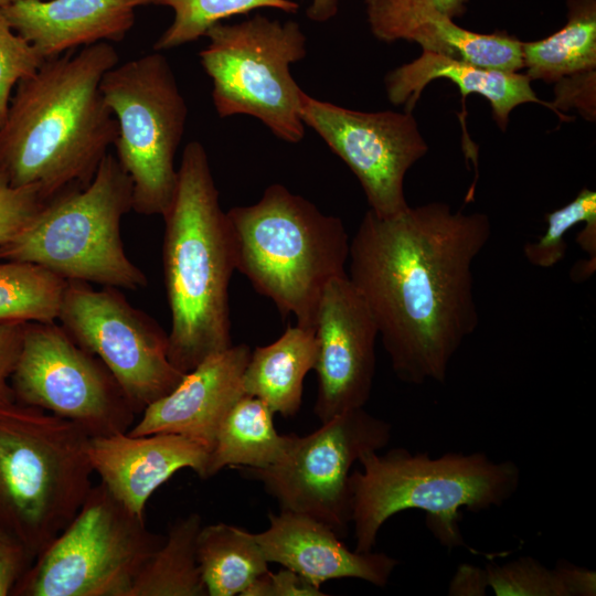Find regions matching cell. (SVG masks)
<instances>
[{
	"label": "cell",
	"mask_w": 596,
	"mask_h": 596,
	"mask_svg": "<svg viewBox=\"0 0 596 596\" xmlns=\"http://www.w3.org/2000/svg\"><path fill=\"white\" fill-rule=\"evenodd\" d=\"M490 236L485 213L443 202L389 217L364 214L350 241L347 274L401 381L445 382L479 324L472 265Z\"/></svg>",
	"instance_id": "cell-1"
},
{
	"label": "cell",
	"mask_w": 596,
	"mask_h": 596,
	"mask_svg": "<svg viewBox=\"0 0 596 596\" xmlns=\"http://www.w3.org/2000/svg\"><path fill=\"white\" fill-rule=\"evenodd\" d=\"M117 63L111 43L99 42L46 58L19 82L0 127V169L12 185L47 202L93 180L117 137L100 92Z\"/></svg>",
	"instance_id": "cell-2"
},
{
	"label": "cell",
	"mask_w": 596,
	"mask_h": 596,
	"mask_svg": "<svg viewBox=\"0 0 596 596\" xmlns=\"http://www.w3.org/2000/svg\"><path fill=\"white\" fill-rule=\"evenodd\" d=\"M162 217L171 317L168 356L177 370L188 373L233 345L228 306L233 245L209 157L199 141L183 149L175 192Z\"/></svg>",
	"instance_id": "cell-3"
},
{
	"label": "cell",
	"mask_w": 596,
	"mask_h": 596,
	"mask_svg": "<svg viewBox=\"0 0 596 596\" xmlns=\"http://www.w3.org/2000/svg\"><path fill=\"white\" fill-rule=\"evenodd\" d=\"M362 470L349 486L354 551L371 552L382 525L394 514L416 509L445 547L466 546L459 523L461 509L480 512L500 507L518 490L521 470L512 460L494 461L485 453L411 454L393 448L383 455L365 451Z\"/></svg>",
	"instance_id": "cell-4"
},
{
	"label": "cell",
	"mask_w": 596,
	"mask_h": 596,
	"mask_svg": "<svg viewBox=\"0 0 596 596\" xmlns=\"http://www.w3.org/2000/svg\"><path fill=\"white\" fill-rule=\"evenodd\" d=\"M226 216L235 269L283 317L294 315L298 326L315 329L324 287L347 275L350 240L342 220L279 183Z\"/></svg>",
	"instance_id": "cell-5"
},
{
	"label": "cell",
	"mask_w": 596,
	"mask_h": 596,
	"mask_svg": "<svg viewBox=\"0 0 596 596\" xmlns=\"http://www.w3.org/2000/svg\"><path fill=\"white\" fill-rule=\"evenodd\" d=\"M89 436L74 423L0 405V533L34 561L75 518L93 485Z\"/></svg>",
	"instance_id": "cell-6"
},
{
	"label": "cell",
	"mask_w": 596,
	"mask_h": 596,
	"mask_svg": "<svg viewBox=\"0 0 596 596\" xmlns=\"http://www.w3.org/2000/svg\"><path fill=\"white\" fill-rule=\"evenodd\" d=\"M132 210V183L108 152L93 180L45 202L32 220L0 245V259L31 263L65 280L137 290L143 272L127 256L120 225Z\"/></svg>",
	"instance_id": "cell-7"
},
{
	"label": "cell",
	"mask_w": 596,
	"mask_h": 596,
	"mask_svg": "<svg viewBox=\"0 0 596 596\" xmlns=\"http://www.w3.org/2000/svg\"><path fill=\"white\" fill-rule=\"evenodd\" d=\"M199 53L212 81V99L221 117L247 115L277 138L291 143L305 136L300 116L302 89L290 67L305 58L307 38L294 20L255 14L237 23H219Z\"/></svg>",
	"instance_id": "cell-8"
},
{
	"label": "cell",
	"mask_w": 596,
	"mask_h": 596,
	"mask_svg": "<svg viewBox=\"0 0 596 596\" xmlns=\"http://www.w3.org/2000/svg\"><path fill=\"white\" fill-rule=\"evenodd\" d=\"M100 92L117 123L115 156L132 183V210L162 216L175 192L174 157L188 117L174 73L155 51L108 70Z\"/></svg>",
	"instance_id": "cell-9"
},
{
	"label": "cell",
	"mask_w": 596,
	"mask_h": 596,
	"mask_svg": "<svg viewBox=\"0 0 596 596\" xmlns=\"http://www.w3.org/2000/svg\"><path fill=\"white\" fill-rule=\"evenodd\" d=\"M164 536L120 503L103 485L42 551L12 590L13 596H128Z\"/></svg>",
	"instance_id": "cell-10"
},
{
	"label": "cell",
	"mask_w": 596,
	"mask_h": 596,
	"mask_svg": "<svg viewBox=\"0 0 596 596\" xmlns=\"http://www.w3.org/2000/svg\"><path fill=\"white\" fill-rule=\"evenodd\" d=\"M391 436L390 423L364 407L354 408L321 423L306 436L294 434L276 465L238 470L244 478L260 482L280 510L315 518L342 539L351 523L352 466L363 453L384 448Z\"/></svg>",
	"instance_id": "cell-11"
},
{
	"label": "cell",
	"mask_w": 596,
	"mask_h": 596,
	"mask_svg": "<svg viewBox=\"0 0 596 596\" xmlns=\"http://www.w3.org/2000/svg\"><path fill=\"white\" fill-rule=\"evenodd\" d=\"M10 384L15 402L70 421L89 437L126 433L138 416L105 364L57 321L25 323Z\"/></svg>",
	"instance_id": "cell-12"
},
{
	"label": "cell",
	"mask_w": 596,
	"mask_h": 596,
	"mask_svg": "<svg viewBox=\"0 0 596 596\" xmlns=\"http://www.w3.org/2000/svg\"><path fill=\"white\" fill-rule=\"evenodd\" d=\"M57 322L105 364L138 415L185 374L169 360L168 333L119 288L67 280Z\"/></svg>",
	"instance_id": "cell-13"
},
{
	"label": "cell",
	"mask_w": 596,
	"mask_h": 596,
	"mask_svg": "<svg viewBox=\"0 0 596 596\" xmlns=\"http://www.w3.org/2000/svg\"><path fill=\"white\" fill-rule=\"evenodd\" d=\"M300 116L358 178L380 217L405 211L408 169L428 151L412 111H359L302 92Z\"/></svg>",
	"instance_id": "cell-14"
},
{
	"label": "cell",
	"mask_w": 596,
	"mask_h": 596,
	"mask_svg": "<svg viewBox=\"0 0 596 596\" xmlns=\"http://www.w3.org/2000/svg\"><path fill=\"white\" fill-rule=\"evenodd\" d=\"M318 390L313 412L321 423L364 407L375 374V321L348 274L323 289L316 317Z\"/></svg>",
	"instance_id": "cell-15"
},
{
	"label": "cell",
	"mask_w": 596,
	"mask_h": 596,
	"mask_svg": "<svg viewBox=\"0 0 596 596\" xmlns=\"http://www.w3.org/2000/svg\"><path fill=\"white\" fill-rule=\"evenodd\" d=\"M251 352L247 344L240 343L210 355L185 373L170 393L147 406L127 433L179 434L210 451L222 421L244 395L242 377Z\"/></svg>",
	"instance_id": "cell-16"
},
{
	"label": "cell",
	"mask_w": 596,
	"mask_h": 596,
	"mask_svg": "<svg viewBox=\"0 0 596 596\" xmlns=\"http://www.w3.org/2000/svg\"><path fill=\"white\" fill-rule=\"evenodd\" d=\"M209 453L199 441L172 433L95 436L87 446L100 482L128 510L143 518L149 498L177 471L192 469L205 479Z\"/></svg>",
	"instance_id": "cell-17"
},
{
	"label": "cell",
	"mask_w": 596,
	"mask_h": 596,
	"mask_svg": "<svg viewBox=\"0 0 596 596\" xmlns=\"http://www.w3.org/2000/svg\"><path fill=\"white\" fill-rule=\"evenodd\" d=\"M268 528L253 533L268 563L280 564L311 584L358 578L385 586L398 561L385 553L351 551L326 523L309 515L280 510L268 513Z\"/></svg>",
	"instance_id": "cell-18"
},
{
	"label": "cell",
	"mask_w": 596,
	"mask_h": 596,
	"mask_svg": "<svg viewBox=\"0 0 596 596\" xmlns=\"http://www.w3.org/2000/svg\"><path fill=\"white\" fill-rule=\"evenodd\" d=\"M150 0H18L1 11L44 58L121 41Z\"/></svg>",
	"instance_id": "cell-19"
},
{
	"label": "cell",
	"mask_w": 596,
	"mask_h": 596,
	"mask_svg": "<svg viewBox=\"0 0 596 596\" xmlns=\"http://www.w3.org/2000/svg\"><path fill=\"white\" fill-rule=\"evenodd\" d=\"M437 78L453 82L464 98L470 94L485 97L501 130H505L511 111L521 104H541L553 110L551 103L536 96L525 74L480 68L432 51H423L414 61L387 73L386 96L393 105H405L412 111L424 88Z\"/></svg>",
	"instance_id": "cell-20"
},
{
	"label": "cell",
	"mask_w": 596,
	"mask_h": 596,
	"mask_svg": "<svg viewBox=\"0 0 596 596\" xmlns=\"http://www.w3.org/2000/svg\"><path fill=\"white\" fill-rule=\"evenodd\" d=\"M318 355L316 330L288 326L274 342L251 352L242 377L245 395L258 397L275 413L295 416L301 405L304 379Z\"/></svg>",
	"instance_id": "cell-21"
},
{
	"label": "cell",
	"mask_w": 596,
	"mask_h": 596,
	"mask_svg": "<svg viewBox=\"0 0 596 596\" xmlns=\"http://www.w3.org/2000/svg\"><path fill=\"white\" fill-rule=\"evenodd\" d=\"M486 588L498 596H594L596 573L566 561L547 568L531 556L485 568L462 564L450 581L448 594L479 596Z\"/></svg>",
	"instance_id": "cell-22"
},
{
	"label": "cell",
	"mask_w": 596,
	"mask_h": 596,
	"mask_svg": "<svg viewBox=\"0 0 596 596\" xmlns=\"http://www.w3.org/2000/svg\"><path fill=\"white\" fill-rule=\"evenodd\" d=\"M294 434L280 435L274 412L258 397L243 395L222 421L209 453L205 479L226 467L267 468L286 455Z\"/></svg>",
	"instance_id": "cell-23"
},
{
	"label": "cell",
	"mask_w": 596,
	"mask_h": 596,
	"mask_svg": "<svg viewBox=\"0 0 596 596\" xmlns=\"http://www.w3.org/2000/svg\"><path fill=\"white\" fill-rule=\"evenodd\" d=\"M406 41L418 43L423 51L441 53L480 68L517 73L524 67L522 41L505 31H470L434 9L416 18Z\"/></svg>",
	"instance_id": "cell-24"
},
{
	"label": "cell",
	"mask_w": 596,
	"mask_h": 596,
	"mask_svg": "<svg viewBox=\"0 0 596 596\" xmlns=\"http://www.w3.org/2000/svg\"><path fill=\"white\" fill-rule=\"evenodd\" d=\"M196 558L207 596H243L268 571V561L253 533L226 523L202 525Z\"/></svg>",
	"instance_id": "cell-25"
},
{
	"label": "cell",
	"mask_w": 596,
	"mask_h": 596,
	"mask_svg": "<svg viewBox=\"0 0 596 596\" xmlns=\"http://www.w3.org/2000/svg\"><path fill=\"white\" fill-rule=\"evenodd\" d=\"M566 23L545 39L522 42L523 68L532 79L555 83L596 70V0H566Z\"/></svg>",
	"instance_id": "cell-26"
},
{
	"label": "cell",
	"mask_w": 596,
	"mask_h": 596,
	"mask_svg": "<svg viewBox=\"0 0 596 596\" xmlns=\"http://www.w3.org/2000/svg\"><path fill=\"white\" fill-rule=\"evenodd\" d=\"M199 513L174 521L138 573L128 596H207L196 558Z\"/></svg>",
	"instance_id": "cell-27"
},
{
	"label": "cell",
	"mask_w": 596,
	"mask_h": 596,
	"mask_svg": "<svg viewBox=\"0 0 596 596\" xmlns=\"http://www.w3.org/2000/svg\"><path fill=\"white\" fill-rule=\"evenodd\" d=\"M67 280L42 266L0 262V322L57 321Z\"/></svg>",
	"instance_id": "cell-28"
},
{
	"label": "cell",
	"mask_w": 596,
	"mask_h": 596,
	"mask_svg": "<svg viewBox=\"0 0 596 596\" xmlns=\"http://www.w3.org/2000/svg\"><path fill=\"white\" fill-rule=\"evenodd\" d=\"M173 11L170 25L153 44L157 52L175 49L205 36L214 25L232 17L260 9L295 13L299 3L294 0H150Z\"/></svg>",
	"instance_id": "cell-29"
},
{
	"label": "cell",
	"mask_w": 596,
	"mask_h": 596,
	"mask_svg": "<svg viewBox=\"0 0 596 596\" xmlns=\"http://www.w3.org/2000/svg\"><path fill=\"white\" fill-rule=\"evenodd\" d=\"M583 222H596V192L587 188L582 189L571 202L546 215L545 233L523 248L526 260L540 268L558 264L567 248L565 235Z\"/></svg>",
	"instance_id": "cell-30"
},
{
	"label": "cell",
	"mask_w": 596,
	"mask_h": 596,
	"mask_svg": "<svg viewBox=\"0 0 596 596\" xmlns=\"http://www.w3.org/2000/svg\"><path fill=\"white\" fill-rule=\"evenodd\" d=\"M470 0H364L366 21L372 34L383 42L404 40L418 17L434 9L451 19L461 17Z\"/></svg>",
	"instance_id": "cell-31"
},
{
	"label": "cell",
	"mask_w": 596,
	"mask_h": 596,
	"mask_svg": "<svg viewBox=\"0 0 596 596\" xmlns=\"http://www.w3.org/2000/svg\"><path fill=\"white\" fill-rule=\"evenodd\" d=\"M43 62L44 58L14 31L0 9V127L6 120L13 89Z\"/></svg>",
	"instance_id": "cell-32"
},
{
	"label": "cell",
	"mask_w": 596,
	"mask_h": 596,
	"mask_svg": "<svg viewBox=\"0 0 596 596\" xmlns=\"http://www.w3.org/2000/svg\"><path fill=\"white\" fill-rule=\"evenodd\" d=\"M44 203L35 188L12 185L0 169V245L14 237Z\"/></svg>",
	"instance_id": "cell-33"
},
{
	"label": "cell",
	"mask_w": 596,
	"mask_h": 596,
	"mask_svg": "<svg viewBox=\"0 0 596 596\" xmlns=\"http://www.w3.org/2000/svg\"><path fill=\"white\" fill-rule=\"evenodd\" d=\"M595 70L575 73L564 76L555 82V98L551 102L553 110L562 119H568L561 110L577 109L588 120H595Z\"/></svg>",
	"instance_id": "cell-34"
},
{
	"label": "cell",
	"mask_w": 596,
	"mask_h": 596,
	"mask_svg": "<svg viewBox=\"0 0 596 596\" xmlns=\"http://www.w3.org/2000/svg\"><path fill=\"white\" fill-rule=\"evenodd\" d=\"M320 587L296 572L285 568L273 573L269 570L258 576L243 596H323Z\"/></svg>",
	"instance_id": "cell-35"
},
{
	"label": "cell",
	"mask_w": 596,
	"mask_h": 596,
	"mask_svg": "<svg viewBox=\"0 0 596 596\" xmlns=\"http://www.w3.org/2000/svg\"><path fill=\"white\" fill-rule=\"evenodd\" d=\"M23 321L0 322V405L15 402L10 384L23 342Z\"/></svg>",
	"instance_id": "cell-36"
},
{
	"label": "cell",
	"mask_w": 596,
	"mask_h": 596,
	"mask_svg": "<svg viewBox=\"0 0 596 596\" xmlns=\"http://www.w3.org/2000/svg\"><path fill=\"white\" fill-rule=\"evenodd\" d=\"M32 562L20 544L0 533V596L12 594Z\"/></svg>",
	"instance_id": "cell-37"
},
{
	"label": "cell",
	"mask_w": 596,
	"mask_h": 596,
	"mask_svg": "<svg viewBox=\"0 0 596 596\" xmlns=\"http://www.w3.org/2000/svg\"><path fill=\"white\" fill-rule=\"evenodd\" d=\"M344 0H310L306 15L313 22L323 23L334 18Z\"/></svg>",
	"instance_id": "cell-38"
},
{
	"label": "cell",
	"mask_w": 596,
	"mask_h": 596,
	"mask_svg": "<svg viewBox=\"0 0 596 596\" xmlns=\"http://www.w3.org/2000/svg\"><path fill=\"white\" fill-rule=\"evenodd\" d=\"M18 0H0V9L6 8Z\"/></svg>",
	"instance_id": "cell-39"
}]
</instances>
